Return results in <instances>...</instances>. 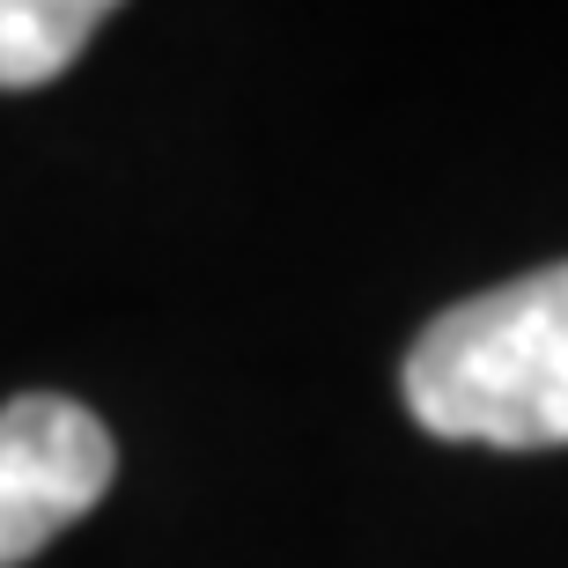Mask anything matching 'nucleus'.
Wrapping results in <instances>:
<instances>
[{
    "label": "nucleus",
    "instance_id": "nucleus-2",
    "mask_svg": "<svg viewBox=\"0 0 568 568\" xmlns=\"http://www.w3.org/2000/svg\"><path fill=\"white\" fill-rule=\"evenodd\" d=\"M119 480V443L82 399L30 392L0 406V568L44 554Z\"/></svg>",
    "mask_w": 568,
    "mask_h": 568
},
{
    "label": "nucleus",
    "instance_id": "nucleus-1",
    "mask_svg": "<svg viewBox=\"0 0 568 568\" xmlns=\"http://www.w3.org/2000/svg\"><path fill=\"white\" fill-rule=\"evenodd\" d=\"M406 414L443 443H568V258L450 303L406 355Z\"/></svg>",
    "mask_w": 568,
    "mask_h": 568
},
{
    "label": "nucleus",
    "instance_id": "nucleus-3",
    "mask_svg": "<svg viewBox=\"0 0 568 568\" xmlns=\"http://www.w3.org/2000/svg\"><path fill=\"white\" fill-rule=\"evenodd\" d=\"M104 0H0V89H44L104 30Z\"/></svg>",
    "mask_w": 568,
    "mask_h": 568
}]
</instances>
